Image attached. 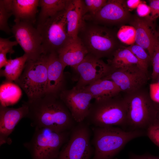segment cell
<instances>
[{
	"mask_svg": "<svg viewBox=\"0 0 159 159\" xmlns=\"http://www.w3.org/2000/svg\"><path fill=\"white\" fill-rule=\"evenodd\" d=\"M26 102L29 107L26 117L35 128L62 132L70 131L77 123L59 94L46 92Z\"/></svg>",
	"mask_w": 159,
	"mask_h": 159,
	"instance_id": "6da1fadb",
	"label": "cell"
},
{
	"mask_svg": "<svg viewBox=\"0 0 159 159\" xmlns=\"http://www.w3.org/2000/svg\"><path fill=\"white\" fill-rule=\"evenodd\" d=\"M90 127L94 149L92 159H112L130 141L147 135L144 130L125 131L114 126Z\"/></svg>",
	"mask_w": 159,
	"mask_h": 159,
	"instance_id": "7a4b0ae2",
	"label": "cell"
},
{
	"mask_svg": "<svg viewBox=\"0 0 159 159\" xmlns=\"http://www.w3.org/2000/svg\"><path fill=\"white\" fill-rule=\"evenodd\" d=\"M78 37L88 53L99 59L111 58L114 52L122 47L117 33L102 25L85 20Z\"/></svg>",
	"mask_w": 159,
	"mask_h": 159,
	"instance_id": "3957f363",
	"label": "cell"
},
{
	"mask_svg": "<svg viewBox=\"0 0 159 159\" xmlns=\"http://www.w3.org/2000/svg\"><path fill=\"white\" fill-rule=\"evenodd\" d=\"M127 107L120 94L107 98L95 100L91 103L85 121L90 126H126Z\"/></svg>",
	"mask_w": 159,
	"mask_h": 159,
	"instance_id": "277c9868",
	"label": "cell"
},
{
	"mask_svg": "<svg viewBox=\"0 0 159 159\" xmlns=\"http://www.w3.org/2000/svg\"><path fill=\"white\" fill-rule=\"evenodd\" d=\"M124 98L127 107L126 126H128L130 130H146L155 122L157 112L156 105L150 93L143 87L125 94Z\"/></svg>",
	"mask_w": 159,
	"mask_h": 159,
	"instance_id": "5b68a950",
	"label": "cell"
},
{
	"mask_svg": "<svg viewBox=\"0 0 159 159\" xmlns=\"http://www.w3.org/2000/svg\"><path fill=\"white\" fill-rule=\"evenodd\" d=\"M70 130L59 132L35 128L31 139L23 145L30 152L32 159H57L69 138Z\"/></svg>",
	"mask_w": 159,
	"mask_h": 159,
	"instance_id": "8992f818",
	"label": "cell"
},
{
	"mask_svg": "<svg viewBox=\"0 0 159 159\" xmlns=\"http://www.w3.org/2000/svg\"><path fill=\"white\" fill-rule=\"evenodd\" d=\"M47 54L38 59L27 60L24 70L15 83L26 94L28 100L35 99L46 92L47 84Z\"/></svg>",
	"mask_w": 159,
	"mask_h": 159,
	"instance_id": "52a82bcc",
	"label": "cell"
},
{
	"mask_svg": "<svg viewBox=\"0 0 159 159\" xmlns=\"http://www.w3.org/2000/svg\"><path fill=\"white\" fill-rule=\"evenodd\" d=\"M92 134L90 126L85 121L77 123L71 130L57 159H90L94 153Z\"/></svg>",
	"mask_w": 159,
	"mask_h": 159,
	"instance_id": "ba28073f",
	"label": "cell"
},
{
	"mask_svg": "<svg viewBox=\"0 0 159 159\" xmlns=\"http://www.w3.org/2000/svg\"><path fill=\"white\" fill-rule=\"evenodd\" d=\"M66 9L37 25L36 28L42 38L43 54L57 52L69 39L67 30Z\"/></svg>",
	"mask_w": 159,
	"mask_h": 159,
	"instance_id": "9c48e42d",
	"label": "cell"
},
{
	"mask_svg": "<svg viewBox=\"0 0 159 159\" xmlns=\"http://www.w3.org/2000/svg\"><path fill=\"white\" fill-rule=\"evenodd\" d=\"M16 40L27 56V60H36L43 54L41 35L33 24L24 22H15L11 29Z\"/></svg>",
	"mask_w": 159,
	"mask_h": 159,
	"instance_id": "30bf717a",
	"label": "cell"
},
{
	"mask_svg": "<svg viewBox=\"0 0 159 159\" xmlns=\"http://www.w3.org/2000/svg\"><path fill=\"white\" fill-rule=\"evenodd\" d=\"M102 79L112 81L121 92L128 94L144 87L148 77L147 73L137 65H134L112 70Z\"/></svg>",
	"mask_w": 159,
	"mask_h": 159,
	"instance_id": "8fae6325",
	"label": "cell"
},
{
	"mask_svg": "<svg viewBox=\"0 0 159 159\" xmlns=\"http://www.w3.org/2000/svg\"><path fill=\"white\" fill-rule=\"evenodd\" d=\"M72 68L79 76L75 86L79 90L106 76L112 71L108 64L89 53L81 63Z\"/></svg>",
	"mask_w": 159,
	"mask_h": 159,
	"instance_id": "7c38bea8",
	"label": "cell"
},
{
	"mask_svg": "<svg viewBox=\"0 0 159 159\" xmlns=\"http://www.w3.org/2000/svg\"><path fill=\"white\" fill-rule=\"evenodd\" d=\"M77 123L84 121L87 117L94 99L90 93L77 89L75 86L70 89H65L59 94Z\"/></svg>",
	"mask_w": 159,
	"mask_h": 159,
	"instance_id": "4fadbf2b",
	"label": "cell"
},
{
	"mask_svg": "<svg viewBox=\"0 0 159 159\" xmlns=\"http://www.w3.org/2000/svg\"><path fill=\"white\" fill-rule=\"evenodd\" d=\"M132 17L126 1L108 0L95 15L87 20L101 25H116L129 22Z\"/></svg>",
	"mask_w": 159,
	"mask_h": 159,
	"instance_id": "5bb4252c",
	"label": "cell"
},
{
	"mask_svg": "<svg viewBox=\"0 0 159 159\" xmlns=\"http://www.w3.org/2000/svg\"><path fill=\"white\" fill-rule=\"evenodd\" d=\"M29 107L26 102L18 108H10L0 105V145L11 141L9 137L19 122L26 117Z\"/></svg>",
	"mask_w": 159,
	"mask_h": 159,
	"instance_id": "9a60e30c",
	"label": "cell"
},
{
	"mask_svg": "<svg viewBox=\"0 0 159 159\" xmlns=\"http://www.w3.org/2000/svg\"><path fill=\"white\" fill-rule=\"evenodd\" d=\"M129 22L135 30L136 44L147 51L151 59L158 37L153 22L147 17L142 18L135 15L132 16Z\"/></svg>",
	"mask_w": 159,
	"mask_h": 159,
	"instance_id": "2e32d148",
	"label": "cell"
},
{
	"mask_svg": "<svg viewBox=\"0 0 159 159\" xmlns=\"http://www.w3.org/2000/svg\"><path fill=\"white\" fill-rule=\"evenodd\" d=\"M65 67L60 60L57 52L47 54L46 92L59 94L66 89L64 72Z\"/></svg>",
	"mask_w": 159,
	"mask_h": 159,
	"instance_id": "e0dca14e",
	"label": "cell"
},
{
	"mask_svg": "<svg viewBox=\"0 0 159 159\" xmlns=\"http://www.w3.org/2000/svg\"><path fill=\"white\" fill-rule=\"evenodd\" d=\"M62 62L66 67L74 68L80 63L88 52L80 39H69L65 45L57 52Z\"/></svg>",
	"mask_w": 159,
	"mask_h": 159,
	"instance_id": "ac0fdd59",
	"label": "cell"
},
{
	"mask_svg": "<svg viewBox=\"0 0 159 159\" xmlns=\"http://www.w3.org/2000/svg\"><path fill=\"white\" fill-rule=\"evenodd\" d=\"M85 16L82 0H71L66 13L67 30L69 39L78 38L85 21Z\"/></svg>",
	"mask_w": 159,
	"mask_h": 159,
	"instance_id": "d6986e66",
	"label": "cell"
},
{
	"mask_svg": "<svg viewBox=\"0 0 159 159\" xmlns=\"http://www.w3.org/2000/svg\"><path fill=\"white\" fill-rule=\"evenodd\" d=\"M39 0H13L12 10L14 22H28L34 24Z\"/></svg>",
	"mask_w": 159,
	"mask_h": 159,
	"instance_id": "ffe728a7",
	"label": "cell"
},
{
	"mask_svg": "<svg viewBox=\"0 0 159 159\" xmlns=\"http://www.w3.org/2000/svg\"><path fill=\"white\" fill-rule=\"evenodd\" d=\"M81 90L91 94L95 100L114 97L121 92L113 81L103 79L98 80Z\"/></svg>",
	"mask_w": 159,
	"mask_h": 159,
	"instance_id": "44dd1931",
	"label": "cell"
},
{
	"mask_svg": "<svg viewBox=\"0 0 159 159\" xmlns=\"http://www.w3.org/2000/svg\"><path fill=\"white\" fill-rule=\"evenodd\" d=\"M71 0H39L40 10L38 16L37 25L66 10Z\"/></svg>",
	"mask_w": 159,
	"mask_h": 159,
	"instance_id": "7402d4cb",
	"label": "cell"
},
{
	"mask_svg": "<svg viewBox=\"0 0 159 159\" xmlns=\"http://www.w3.org/2000/svg\"><path fill=\"white\" fill-rule=\"evenodd\" d=\"M108 62L112 71L134 65L139 67L138 60L127 47L122 46L117 49Z\"/></svg>",
	"mask_w": 159,
	"mask_h": 159,
	"instance_id": "603a6c76",
	"label": "cell"
},
{
	"mask_svg": "<svg viewBox=\"0 0 159 159\" xmlns=\"http://www.w3.org/2000/svg\"><path fill=\"white\" fill-rule=\"evenodd\" d=\"M27 60V56L24 53L20 57L8 59L4 69H0V76L5 77L6 81H16L22 74Z\"/></svg>",
	"mask_w": 159,
	"mask_h": 159,
	"instance_id": "cb8c5ba5",
	"label": "cell"
},
{
	"mask_svg": "<svg viewBox=\"0 0 159 159\" xmlns=\"http://www.w3.org/2000/svg\"><path fill=\"white\" fill-rule=\"evenodd\" d=\"M21 95V90L18 85L6 81L0 85V105L7 106L14 104L18 101Z\"/></svg>",
	"mask_w": 159,
	"mask_h": 159,
	"instance_id": "d4e9b609",
	"label": "cell"
},
{
	"mask_svg": "<svg viewBox=\"0 0 159 159\" xmlns=\"http://www.w3.org/2000/svg\"><path fill=\"white\" fill-rule=\"evenodd\" d=\"M12 0H0V30L7 34L11 32L8 21L13 15Z\"/></svg>",
	"mask_w": 159,
	"mask_h": 159,
	"instance_id": "484cf974",
	"label": "cell"
},
{
	"mask_svg": "<svg viewBox=\"0 0 159 159\" xmlns=\"http://www.w3.org/2000/svg\"><path fill=\"white\" fill-rule=\"evenodd\" d=\"M136 57L139 62V67L147 74L148 69L151 58L148 53L142 47L133 44L127 47Z\"/></svg>",
	"mask_w": 159,
	"mask_h": 159,
	"instance_id": "4316f807",
	"label": "cell"
},
{
	"mask_svg": "<svg viewBox=\"0 0 159 159\" xmlns=\"http://www.w3.org/2000/svg\"><path fill=\"white\" fill-rule=\"evenodd\" d=\"M85 20L94 16L105 4L106 0H82Z\"/></svg>",
	"mask_w": 159,
	"mask_h": 159,
	"instance_id": "83f0119b",
	"label": "cell"
},
{
	"mask_svg": "<svg viewBox=\"0 0 159 159\" xmlns=\"http://www.w3.org/2000/svg\"><path fill=\"white\" fill-rule=\"evenodd\" d=\"M18 43L15 40L10 41L9 39L0 38V69L4 67L8 59L6 58L7 53L14 52L13 47L17 45Z\"/></svg>",
	"mask_w": 159,
	"mask_h": 159,
	"instance_id": "f1b7e54d",
	"label": "cell"
},
{
	"mask_svg": "<svg viewBox=\"0 0 159 159\" xmlns=\"http://www.w3.org/2000/svg\"><path fill=\"white\" fill-rule=\"evenodd\" d=\"M135 30L131 26H122L117 33V37L120 42L126 44H131V45L135 42Z\"/></svg>",
	"mask_w": 159,
	"mask_h": 159,
	"instance_id": "f546056e",
	"label": "cell"
},
{
	"mask_svg": "<svg viewBox=\"0 0 159 159\" xmlns=\"http://www.w3.org/2000/svg\"><path fill=\"white\" fill-rule=\"evenodd\" d=\"M151 61L153 66L151 78L153 80L155 81L159 76V37H158L155 40Z\"/></svg>",
	"mask_w": 159,
	"mask_h": 159,
	"instance_id": "4dcf8cb0",
	"label": "cell"
},
{
	"mask_svg": "<svg viewBox=\"0 0 159 159\" xmlns=\"http://www.w3.org/2000/svg\"><path fill=\"white\" fill-rule=\"evenodd\" d=\"M146 131L147 135L159 148V124L154 122L149 126Z\"/></svg>",
	"mask_w": 159,
	"mask_h": 159,
	"instance_id": "1f68e13d",
	"label": "cell"
},
{
	"mask_svg": "<svg viewBox=\"0 0 159 159\" xmlns=\"http://www.w3.org/2000/svg\"><path fill=\"white\" fill-rule=\"evenodd\" d=\"M148 1L150 12L147 17L153 22L159 16V0H150Z\"/></svg>",
	"mask_w": 159,
	"mask_h": 159,
	"instance_id": "d6a6232c",
	"label": "cell"
},
{
	"mask_svg": "<svg viewBox=\"0 0 159 159\" xmlns=\"http://www.w3.org/2000/svg\"><path fill=\"white\" fill-rule=\"evenodd\" d=\"M150 12L149 6L143 1L139 4L136 8L137 16L140 17H148L150 15Z\"/></svg>",
	"mask_w": 159,
	"mask_h": 159,
	"instance_id": "836d02e7",
	"label": "cell"
},
{
	"mask_svg": "<svg viewBox=\"0 0 159 159\" xmlns=\"http://www.w3.org/2000/svg\"><path fill=\"white\" fill-rule=\"evenodd\" d=\"M150 93L151 99L156 104L159 105V84H151L150 86Z\"/></svg>",
	"mask_w": 159,
	"mask_h": 159,
	"instance_id": "e575fe53",
	"label": "cell"
},
{
	"mask_svg": "<svg viewBox=\"0 0 159 159\" xmlns=\"http://www.w3.org/2000/svg\"><path fill=\"white\" fill-rule=\"evenodd\" d=\"M129 159H159V156H156L148 154L137 155L131 153Z\"/></svg>",
	"mask_w": 159,
	"mask_h": 159,
	"instance_id": "d590c367",
	"label": "cell"
},
{
	"mask_svg": "<svg viewBox=\"0 0 159 159\" xmlns=\"http://www.w3.org/2000/svg\"><path fill=\"white\" fill-rule=\"evenodd\" d=\"M142 1L140 0H127L126 1V3L127 7L130 11L136 9Z\"/></svg>",
	"mask_w": 159,
	"mask_h": 159,
	"instance_id": "8d00e7d4",
	"label": "cell"
},
{
	"mask_svg": "<svg viewBox=\"0 0 159 159\" xmlns=\"http://www.w3.org/2000/svg\"><path fill=\"white\" fill-rule=\"evenodd\" d=\"M157 112L155 122H154L159 124V105H156Z\"/></svg>",
	"mask_w": 159,
	"mask_h": 159,
	"instance_id": "74e56055",
	"label": "cell"
},
{
	"mask_svg": "<svg viewBox=\"0 0 159 159\" xmlns=\"http://www.w3.org/2000/svg\"><path fill=\"white\" fill-rule=\"evenodd\" d=\"M155 81L156 82L155 83H156L159 84V76L157 78Z\"/></svg>",
	"mask_w": 159,
	"mask_h": 159,
	"instance_id": "f35d334b",
	"label": "cell"
},
{
	"mask_svg": "<svg viewBox=\"0 0 159 159\" xmlns=\"http://www.w3.org/2000/svg\"><path fill=\"white\" fill-rule=\"evenodd\" d=\"M157 35L158 37H159V29L158 31L157 30Z\"/></svg>",
	"mask_w": 159,
	"mask_h": 159,
	"instance_id": "ab89813d",
	"label": "cell"
}]
</instances>
